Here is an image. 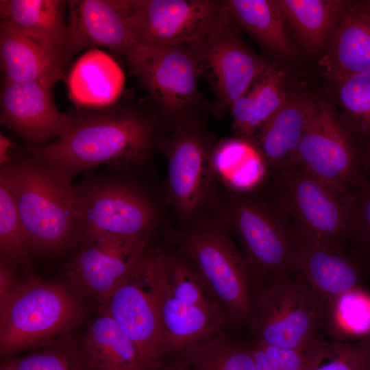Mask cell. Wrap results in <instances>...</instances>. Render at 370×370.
Wrapping results in <instances>:
<instances>
[{"label":"cell","mask_w":370,"mask_h":370,"mask_svg":"<svg viewBox=\"0 0 370 370\" xmlns=\"http://www.w3.org/2000/svg\"><path fill=\"white\" fill-rule=\"evenodd\" d=\"M75 114L64 135L23 149L66 181L72 182L77 174L99 165L117 170L141 165L156 144L157 120L140 107L110 106Z\"/></svg>","instance_id":"obj_1"},{"label":"cell","mask_w":370,"mask_h":370,"mask_svg":"<svg viewBox=\"0 0 370 370\" xmlns=\"http://www.w3.org/2000/svg\"><path fill=\"white\" fill-rule=\"evenodd\" d=\"M9 166L31 254L58 252L81 239L76 184L55 174L23 149L16 151Z\"/></svg>","instance_id":"obj_2"},{"label":"cell","mask_w":370,"mask_h":370,"mask_svg":"<svg viewBox=\"0 0 370 370\" xmlns=\"http://www.w3.org/2000/svg\"><path fill=\"white\" fill-rule=\"evenodd\" d=\"M180 254L195 267L228 319L253 333L263 282L225 226H197L178 238Z\"/></svg>","instance_id":"obj_3"},{"label":"cell","mask_w":370,"mask_h":370,"mask_svg":"<svg viewBox=\"0 0 370 370\" xmlns=\"http://www.w3.org/2000/svg\"><path fill=\"white\" fill-rule=\"evenodd\" d=\"M82 313V305L67 286L29 273L0 301L1 355L49 344L77 323Z\"/></svg>","instance_id":"obj_4"},{"label":"cell","mask_w":370,"mask_h":370,"mask_svg":"<svg viewBox=\"0 0 370 370\" xmlns=\"http://www.w3.org/2000/svg\"><path fill=\"white\" fill-rule=\"evenodd\" d=\"M274 175L277 204L298 238L334 247L350 245L352 195L340 193L295 162Z\"/></svg>","instance_id":"obj_5"},{"label":"cell","mask_w":370,"mask_h":370,"mask_svg":"<svg viewBox=\"0 0 370 370\" xmlns=\"http://www.w3.org/2000/svg\"><path fill=\"white\" fill-rule=\"evenodd\" d=\"M76 186L81 239H147L155 228V206L136 185L108 174H86Z\"/></svg>","instance_id":"obj_6"},{"label":"cell","mask_w":370,"mask_h":370,"mask_svg":"<svg viewBox=\"0 0 370 370\" xmlns=\"http://www.w3.org/2000/svg\"><path fill=\"white\" fill-rule=\"evenodd\" d=\"M224 223L264 286L292 275L298 236L277 204L248 197L236 199L228 207Z\"/></svg>","instance_id":"obj_7"},{"label":"cell","mask_w":370,"mask_h":370,"mask_svg":"<svg viewBox=\"0 0 370 370\" xmlns=\"http://www.w3.org/2000/svg\"><path fill=\"white\" fill-rule=\"evenodd\" d=\"M325 306L293 273L264 286L257 298L256 341L280 347L310 351L326 339Z\"/></svg>","instance_id":"obj_8"},{"label":"cell","mask_w":370,"mask_h":370,"mask_svg":"<svg viewBox=\"0 0 370 370\" xmlns=\"http://www.w3.org/2000/svg\"><path fill=\"white\" fill-rule=\"evenodd\" d=\"M224 3L205 32L188 46L193 52L200 76L215 95V111L231 109L254 81L271 64L244 42Z\"/></svg>","instance_id":"obj_9"},{"label":"cell","mask_w":370,"mask_h":370,"mask_svg":"<svg viewBox=\"0 0 370 370\" xmlns=\"http://www.w3.org/2000/svg\"><path fill=\"white\" fill-rule=\"evenodd\" d=\"M127 62L162 119L176 126L197 118L204 101L197 86L199 67L189 47L140 45Z\"/></svg>","instance_id":"obj_10"},{"label":"cell","mask_w":370,"mask_h":370,"mask_svg":"<svg viewBox=\"0 0 370 370\" xmlns=\"http://www.w3.org/2000/svg\"><path fill=\"white\" fill-rule=\"evenodd\" d=\"M158 258L159 250H147L101 306L136 347L143 370L156 369L167 354L156 293Z\"/></svg>","instance_id":"obj_11"},{"label":"cell","mask_w":370,"mask_h":370,"mask_svg":"<svg viewBox=\"0 0 370 370\" xmlns=\"http://www.w3.org/2000/svg\"><path fill=\"white\" fill-rule=\"evenodd\" d=\"M355 138L334 108L320 100L298 145L295 163L351 196L366 180Z\"/></svg>","instance_id":"obj_12"},{"label":"cell","mask_w":370,"mask_h":370,"mask_svg":"<svg viewBox=\"0 0 370 370\" xmlns=\"http://www.w3.org/2000/svg\"><path fill=\"white\" fill-rule=\"evenodd\" d=\"M156 145L167 162L166 189L170 201L180 214L190 216L210 197L212 186V151L197 119L176 125Z\"/></svg>","instance_id":"obj_13"},{"label":"cell","mask_w":370,"mask_h":370,"mask_svg":"<svg viewBox=\"0 0 370 370\" xmlns=\"http://www.w3.org/2000/svg\"><path fill=\"white\" fill-rule=\"evenodd\" d=\"M131 32L141 45L186 46L217 16L222 1L125 0Z\"/></svg>","instance_id":"obj_14"},{"label":"cell","mask_w":370,"mask_h":370,"mask_svg":"<svg viewBox=\"0 0 370 370\" xmlns=\"http://www.w3.org/2000/svg\"><path fill=\"white\" fill-rule=\"evenodd\" d=\"M65 266L71 287L101 306L147 251V239L83 240Z\"/></svg>","instance_id":"obj_15"},{"label":"cell","mask_w":370,"mask_h":370,"mask_svg":"<svg viewBox=\"0 0 370 370\" xmlns=\"http://www.w3.org/2000/svg\"><path fill=\"white\" fill-rule=\"evenodd\" d=\"M292 273L326 306L343 294L368 286L370 262L351 245L339 247L298 238Z\"/></svg>","instance_id":"obj_16"},{"label":"cell","mask_w":370,"mask_h":370,"mask_svg":"<svg viewBox=\"0 0 370 370\" xmlns=\"http://www.w3.org/2000/svg\"><path fill=\"white\" fill-rule=\"evenodd\" d=\"M54 85L3 79L0 123L20 136L27 147L42 146L49 139L62 136L73 123L75 113H64L56 108L52 97Z\"/></svg>","instance_id":"obj_17"},{"label":"cell","mask_w":370,"mask_h":370,"mask_svg":"<svg viewBox=\"0 0 370 370\" xmlns=\"http://www.w3.org/2000/svg\"><path fill=\"white\" fill-rule=\"evenodd\" d=\"M69 53L105 47L129 60L141 45L128 23L125 0H72L67 2Z\"/></svg>","instance_id":"obj_18"},{"label":"cell","mask_w":370,"mask_h":370,"mask_svg":"<svg viewBox=\"0 0 370 370\" xmlns=\"http://www.w3.org/2000/svg\"><path fill=\"white\" fill-rule=\"evenodd\" d=\"M318 66L326 82L370 73V0L343 1L336 29Z\"/></svg>","instance_id":"obj_19"},{"label":"cell","mask_w":370,"mask_h":370,"mask_svg":"<svg viewBox=\"0 0 370 370\" xmlns=\"http://www.w3.org/2000/svg\"><path fill=\"white\" fill-rule=\"evenodd\" d=\"M156 293L166 353L182 355L219 332L223 316L177 298L168 283L164 251L159 250Z\"/></svg>","instance_id":"obj_20"},{"label":"cell","mask_w":370,"mask_h":370,"mask_svg":"<svg viewBox=\"0 0 370 370\" xmlns=\"http://www.w3.org/2000/svg\"><path fill=\"white\" fill-rule=\"evenodd\" d=\"M320 99L292 91L278 112L250 140L266 166L276 173L295 162L298 145Z\"/></svg>","instance_id":"obj_21"},{"label":"cell","mask_w":370,"mask_h":370,"mask_svg":"<svg viewBox=\"0 0 370 370\" xmlns=\"http://www.w3.org/2000/svg\"><path fill=\"white\" fill-rule=\"evenodd\" d=\"M0 59L8 82L55 84L66 79V62L57 51L4 20L0 21Z\"/></svg>","instance_id":"obj_22"},{"label":"cell","mask_w":370,"mask_h":370,"mask_svg":"<svg viewBox=\"0 0 370 370\" xmlns=\"http://www.w3.org/2000/svg\"><path fill=\"white\" fill-rule=\"evenodd\" d=\"M292 91L285 71L271 62L232 106V126L237 137L251 140L282 106Z\"/></svg>","instance_id":"obj_23"},{"label":"cell","mask_w":370,"mask_h":370,"mask_svg":"<svg viewBox=\"0 0 370 370\" xmlns=\"http://www.w3.org/2000/svg\"><path fill=\"white\" fill-rule=\"evenodd\" d=\"M124 74L107 53L92 49L75 63L68 78L69 96L78 105L108 107L118 98L124 85Z\"/></svg>","instance_id":"obj_24"},{"label":"cell","mask_w":370,"mask_h":370,"mask_svg":"<svg viewBox=\"0 0 370 370\" xmlns=\"http://www.w3.org/2000/svg\"><path fill=\"white\" fill-rule=\"evenodd\" d=\"M66 3L61 0H1V20L49 45L67 63L71 58L64 16Z\"/></svg>","instance_id":"obj_25"},{"label":"cell","mask_w":370,"mask_h":370,"mask_svg":"<svg viewBox=\"0 0 370 370\" xmlns=\"http://www.w3.org/2000/svg\"><path fill=\"white\" fill-rule=\"evenodd\" d=\"M81 349L90 370H143L134 343L103 311L89 324Z\"/></svg>","instance_id":"obj_26"},{"label":"cell","mask_w":370,"mask_h":370,"mask_svg":"<svg viewBox=\"0 0 370 370\" xmlns=\"http://www.w3.org/2000/svg\"><path fill=\"white\" fill-rule=\"evenodd\" d=\"M232 20L267 49L284 59L293 60L291 45L278 0H227Z\"/></svg>","instance_id":"obj_27"},{"label":"cell","mask_w":370,"mask_h":370,"mask_svg":"<svg viewBox=\"0 0 370 370\" xmlns=\"http://www.w3.org/2000/svg\"><path fill=\"white\" fill-rule=\"evenodd\" d=\"M286 25L305 50H321L336 29L343 1L278 0Z\"/></svg>","instance_id":"obj_28"},{"label":"cell","mask_w":370,"mask_h":370,"mask_svg":"<svg viewBox=\"0 0 370 370\" xmlns=\"http://www.w3.org/2000/svg\"><path fill=\"white\" fill-rule=\"evenodd\" d=\"M323 333L336 343L354 341L370 333L368 286L349 291L326 306Z\"/></svg>","instance_id":"obj_29"},{"label":"cell","mask_w":370,"mask_h":370,"mask_svg":"<svg viewBox=\"0 0 370 370\" xmlns=\"http://www.w3.org/2000/svg\"><path fill=\"white\" fill-rule=\"evenodd\" d=\"M211 162L214 173L239 191L254 186L267 167L252 143L238 137L218 143L212 151Z\"/></svg>","instance_id":"obj_30"},{"label":"cell","mask_w":370,"mask_h":370,"mask_svg":"<svg viewBox=\"0 0 370 370\" xmlns=\"http://www.w3.org/2000/svg\"><path fill=\"white\" fill-rule=\"evenodd\" d=\"M326 91L339 108L341 116L355 139L370 137V73L349 75L326 82Z\"/></svg>","instance_id":"obj_31"},{"label":"cell","mask_w":370,"mask_h":370,"mask_svg":"<svg viewBox=\"0 0 370 370\" xmlns=\"http://www.w3.org/2000/svg\"><path fill=\"white\" fill-rule=\"evenodd\" d=\"M180 356L193 370H255L251 344L220 332Z\"/></svg>","instance_id":"obj_32"},{"label":"cell","mask_w":370,"mask_h":370,"mask_svg":"<svg viewBox=\"0 0 370 370\" xmlns=\"http://www.w3.org/2000/svg\"><path fill=\"white\" fill-rule=\"evenodd\" d=\"M0 251L10 263L28 267L31 254L19 214L10 166L0 169Z\"/></svg>","instance_id":"obj_33"},{"label":"cell","mask_w":370,"mask_h":370,"mask_svg":"<svg viewBox=\"0 0 370 370\" xmlns=\"http://www.w3.org/2000/svg\"><path fill=\"white\" fill-rule=\"evenodd\" d=\"M164 266L169 286L177 298L229 320L195 267L182 254L173 255L164 251Z\"/></svg>","instance_id":"obj_34"},{"label":"cell","mask_w":370,"mask_h":370,"mask_svg":"<svg viewBox=\"0 0 370 370\" xmlns=\"http://www.w3.org/2000/svg\"><path fill=\"white\" fill-rule=\"evenodd\" d=\"M326 340L310 351L280 347L258 341L251 343L255 370H309L326 354Z\"/></svg>","instance_id":"obj_35"},{"label":"cell","mask_w":370,"mask_h":370,"mask_svg":"<svg viewBox=\"0 0 370 370\" xmlns=\"http://www.w3.org/2000/svg\"><path fill=\"white\" fill-rule=\"evenodd\" d=\"M309 370H370V333L352 342L330 341L326 354Z\"/></svg>","instance_id":"obj_36"},{"label":"cell","mask_w":370,"mask_h":370,"mask_svg":"<svg viewBox=\"0 0 370 370\" xmlns=\"http://www.w3.org/2000/svg\"><path fill=\"white\" fill-rule=\"evenodd\" d=\"M349 244L370 262V182L352 194Z\"/></svg>","instance_id":"obj_37"},{"label":"cell","mask_w":370,"mask_h":370,"mask_svg":"<svg viewBox=\"0 0 370 370\" xmlns=\"http://www.w3.org/2000/svg\"><path fill=\"white\" fill-rule=\"evenodd\" d=\"M7 361L17 370H84L75 354L49 345L41 350Z\"/></svg>","instance_id":"obj_38"},{"label":"cell","mask_w":370,"mask_h":370,"mask_svg":"<svg viewBox=\"0 0 370 370\" xmlns=\"http://www.w3.org/2000/svg\"><path fill=\"white\" fill-rule=\"evenodd\" d=\"M10 263L1 257L0 262V301L4 299L17 282L10 267Z\"/></svg>","instance_id":"obj_39"},{"label":"cell","mask_w":370,"mask_h":370,"mask_svg":"<svg viewBox=\"0 0 370 370\" xmlns=\"http://www.w3.org/2000/svg\"><path fill=\"white\" fill-rule=\"evenodd\" d=\"M15 147L12 140L0 134V169L10 165L14 158Z\"/></svg>","instance_id":"obj_40"},{"label":"cell","mask_w":370,"mask_h":370,"mask_svg":"<svg viewBox=\"0 0 370 370\" xmlns=\"http://www.w3.org/2000/svg\"><path fill=\"white\" fill-rule=\"evenodd\" d=\"M361 143L359 148L360 161L367 180L370 182V137Z\"/></svg>","instance_id":"obj_41"},{"label":"cell","mask_w":370,"mask_h":370,"mask_svg":"<svg viewBox=\"0 0 370 370\" xmlns=\"http://www.w3.org/2000/svg\"><path fill=\"white\" fill-rule=\"evenodd\" d=\"M153 370H193L188 364L180 357L179 360L171 362L164 367L160 365Z\"/></svg>","instance_id":"obj_42"},{"label":"cell","mask_w":370,"mask_h":370,"mask_svg":"<svg viewBox=\"0 0 370 370\" xmlns=\"http://www.w3.org/2000/svg\"><path fill=\"white\" fill-rule=\"evenodd\" d=\"M0 370H17V369L6 360L2 362V364L1 365Z\"/></svg>","instance_id":"obj_43"}]
</instances>
